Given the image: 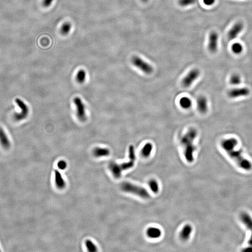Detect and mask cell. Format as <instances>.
Listing matches in <instances>:
<instances>
[{
  "mask_svg": "<svg viewBox=\"0 0 252 252\" xmlns=\"http://www.w3.org/2000/svg\"><path fill=\"white\" fill-rule=\"evenodd\" d=\"M238 144L237 139L234 138H230L223 140L221 142V146L222 148L241 169L245 170H251L252 168L251 162L243 157L240 151L236 150L235 149Z\"/></svg>",
  "mask_w": 252,
  "mask_h": 252,
  "instance_id": "1",
  "label": "cell"
},
{
  "mask_svg": "<svg viewBox=\"0 0 252 252\" xmlns=\"http://www.w3.org/2000/svg\"><path fill=\"white\" fill-rule=\"evenodd\" d=\"M197 130L191 127L181 137L180 144L184 148V156L188 163H191L194 161V153L196 150V147L194 141L198 136Z\"/></svg>",
  "mask_w": 252,
  "mask_h": 252,
  "instance_id": "2",
  "label": "cell"
},
{
  "mask_svg": "<svg viewBox=\"0 0 252 252\" xmlns=\"http://www.w3.org/2000/svg\"><path fill=\"white\" fill-rule=\"evenodd\" d=\"M128 151L130 158V161L128 162H125L120 164L111 163L109 164V168L112 173L113 175L115 178H120L123 171L131 169L134 166L136 156L135 150L133 145L130 146Z\"/></svg>",
  "mask_w": 252,
  "mask_h": 252,
  "instance_id": "3",
  "label": "cell"
},
{
  "mask_svg": "<svg viewBox=\"0 0 252 252\" xmlns=\"http://www.w3.org/2000/svg\"><path fill=\"white\" fill-rule=\"evenodd\" d=\"M121 188L125 192L132 193L143 199H149L150 197L148 191L144 188L135 185L132 183L124 182L121 184Z\"/></svg>",
  "mask_w": 252,
  "mask_h": 252,
  "instance_id": "4",
  "label": "cell"
},
{
  "mask_svg": "<svg viewBox=\"0 0 252 252\" xmlns=\"http://www.w3.org/2000/svg\"><path fill=\"white\" fill-rule=\"evenodd\" d=\"M132 63L135 67L139 69L145 74L149 75L151 74L154 71V69L151 65L137 56H134L132 58Z\"/></svg>",
  "mask_w": 252,
  "mask_h": 252,
  "instance_id": "5",
  "label": "cell"
},
{
  "mask_svg": "<svg viewBox=\"0 0 252 252\" xmlns=\"http://www.w3.org/2000/svg\"><path fill=\"white\" fill-rule=\"evenodd\" d=\"M16 104L21 109V112L19 113H15L14 115V119L15 121H21L25 119L29 115V108L26 104L21 99L16 98L15 100Z\"/></svg>",
  "mask_w": 252,
  "mask_h": 252,
  "instance_id": "6",
  "label": "cell"
},
{
  "mask_svg": "<svg viewBox=\"0 0 252 252\" xmlns=\"http://www.w3.org/2000/svg\"><path fill=\"white\" fill-rule=\"evenodd\" d=\"M200 72L198 69H193L189 72L182 80V84L185 87H188L199 77Z\"/></svg>",
  "mask_w": 252,
  "mask_h": 252,
  "instance_id": "7",
  "label": "cell"
},
{
  "mask_svg": "<svg viewBox=\"0 0 252 252\" xmlns=\"http://www.w3.org/2000/svg\"><path fill=\"white\" fill-rule=\"evenodd\" d=\"M241 220L249 230L251 231V235L248 242L249 246L246 248L243 251H252V218L246 213H243L241 215Z\"/></svg>",
  "mask_w": 252,
  "mask_h": 252,
  "instance_id": "8",
  "label": "cell"
},
{
  "mask_svg": "<svg viewBox=\"0 0 252 252\" xmlns=\"http://www.w3.org/2000/svg\"><path fill=\"white\" fill-rule=\"evenodd\" d=\"M73 101L76 106L77 117L81 121H84L86 119L84 104L79 97L74 98Z\"/></svg>",
  "mask_w": 252,
  "mask_h": 252,
  "instance_id": "9",
  "label": "cell"
},
{
  "mask_svg": "<svg viewBox=\"0 0 252 252\" xmlns=\"http://www.w3.org/2000/svg\"><path fill=\"white\" fill-rule=\"evenodd\" d=\"M250 94L249 89L246 87L232 89L228 93V95L231 98L246 96Z\"/></svg>",
  "mask_w": 252,
  "mask_h": 252,
  "instance_id": "10",
  "label": "cell"
},
{
  "mask_svg": "<svg viewBox=\"0 0 252 252\" xmlns=\"http://www.w3.org/2000/svg\"><path fill=\"white\" fill-rule=\"evenodd\" d=\"M218 38L219 36L217 33L212 32L210 34L209 38L208 48L209 51L212 53H215L217 51Z\"/></svg>",
  "mask_w": 252,
  "mask_h": 252,
  "instance_id": "11",
  "label": "cell"
},
{
  "mask_svg": "<svg viewBox=\"0 0 252 252\" xmlns=\"http://www.w3.org/2000/svg\"><path fill=\"white\" fill-rule=\"evenodd\" d=\"M197 108L200 113H206L208 110V100L206 97L200 96L197 100Z\"/></svg>",
  "mask_w": 252,
  "mask_h": 252,
  "instance_id": "12",
  "label": "cell"
},
{
  "mask_svg": "<svg viewBox=\"0 0 252 252\" xmlns=\"http://www.w3.org/2000/svg\"><path fill=\"white\" fill-rule=\"evenodd\" d=\"M243 29V25L241 23H235L229 31L228 37L230 40H232L237 37L238 35L241 32Z\"/></svg>",
  "mask_w": 252,
  "mask_h": 252,
  "instance_id": "13",
  "label": "cell"
},
{
  "mask_svg": "<svg viewBox=\"0 0 252 252\" xmlns=\"http://www.w3.org/2000/svg\"><path fill=\"white\" fill-rule=\"evenodd\" d=\"M0 144L5 149H8L11 147L9 139L3 128L1 127H0Z\"/></svg>",
  "mask_w": 252,
  "mask_h": 252,
  "instance_id": "14",
  "label": "cell"
},
{
  "mask_svg": "<svg viewBox=\"0 0 252 252\" xmlns=\"http://www.w3.org/2000/svg\"><path fill=\"white\" fill-rule=\"evenodd\" d=\"M192 232V227L190 225H186L181 231L180 234L181 239L183 241H187L190 238Z\"/></svg>",
  "mask_w": 252,
  "mask_h": 252,
  "instance_id": "15",
  "label": "cell"
},
{
  "mask_svg": "<svg viewBox=\"0 0 252 252\" xmlns=\"http://www.w3.org/2000/svg\"><path fill=\"white\" fill-rule=\"evenodd\" d=\"M147 235L150 238H159L162 235V232L158 228L151 227L147 229Z\"/></svg>",
  "mask_w": 252,
  "mask_h": 252,
  "instance_id": "16",
  "label": "cell"
},
{
  "mask_svg": "<svg viewBox=\"0 0 252 252\" xmlns=\"http://www.w3.org/2000/svg\"><path fill=\"white\" fill-rule=\"evenodd\" d=\"M55 180L56 184L58 188L63 189L65 187L66 185L65 180L63 178L61 174L57 170H55Z\"/></svg>",
  "mask_w": 252,
  "mask_h": 252,
  "instance_id": "17",
  "label": "cell"
},
{
  "mask_svg": "<svg viewBox=\"0 0 252 252\" xmlns=\"http://www.w3.org/2000/svg\"><path fill=\"white\" fill-rule=\"evenodd\" d=\"M179 105L182 108L187 110L191 108L192 105V101L190 98L184 96L182 97L179 101Z\"/></svg>",
  "mask_w": 252,
  "mask_h": 252,
  "instance_id": "18",
  "label": "cell"
},
{
  "mask_svg": "<svg viewBox=\"0 0 252 252\" xmlns=\"http://www.w3.org/2000/svg\"><path fill=\"white\" fill-rule=\"evenodd\" d=\"M153 149V146L151 142H147L144 145L141 150V154L145 157H148L151 156Z\"/></svg>",
  "mask_w": 252,
  "mask_h": 252,
  "instance_id": "19",
  "label": "cell"
},
{
  "mask_svg": "<svg viewBox=\"0 0 252 252\" xmlns=\"http://www.w3.org/2000/svg\"><path fill=\"white\" fill-rule=\"evenodd\" d=\"M110 154V151L108 149L96 148L94 149V154L96 157L108 156Z\"/></svg>",
  "mask_w": 252,
  "mask_h": 252,
  "instance_id": "20",
  "label": "cell"
},
{
  "mask_svg": "<svg viewBox=\"0 0 252 252\" xmlns=\"http://www.w3.org/2000/svg\"><path fill=\"white\" fill-rule=\"evenodd\" d=\"M149 185L152 192L155 193H158L159 190V187L158 183L156 180L152 179L149 181Z\"/></svg>",
  "mask_w": 252,
  "mask_h": 252,
  "instance_id": "21",
  "label": "cell"
},
{
  "mask_svg": "<svg viewBox=\"0 0 252 252\" xmlns=\"http://www.w3.org/2000/svg\"><path fill=\"white\" fill-rule=\"evenodd\" d=\"M71 27H72V25L71 23L69 22L65 23L62 26L61 28V33L63 35H67L71 30Z\"/></svg>",
  "mask_w": 252,
  "mask_h": 252,
  "instance_id": "22",
  "label": "cell"
},
{
  "mask_svg": "<svg viewBox=\"0 0 252 252\" xmlns=\"http://www.w3.org/2000/svg\"><path fill=\"white\" fill-rule=\"evenodd\" d=\"M232 52L236 54H239L241 53L243 51V47L241 44L239 43H235L232 44Z\"/></svg>",
  "mask_w": 252,
  "mask_h": 252,
  "instance_id": "23",
  "label": "cell"
},
{
  "mask_svg": "<svg viewBox=\"0 0 252 252\" xmlns=\"http://www.w3.org/2000/svg\"><path fill=\"white\" fill-rule=\"evenodd\" d=\"M86 77V72L83 70H80L77 72L76 76V79L77 82L80 83H82L84 82Z\"/></svg>",
  "mask_w": 252,
  "mask_h": 252,
  "instance_id": "24",
  "label": "cell"
},
{
  "mask_svg": "<svg viewBox=\"0 0 252 252\" xmlns=\"http://www.w3.org/2000/svg\"><path fill=\"white\" fill-rule=\"evenodd\" d=\"M230 82L233 85L239 84L241 82V77L238 74H234L230 77Z\"/></svg>",
  "mask_w": 252,
  "mask_h": 252,
  "instance_id": "25",
  "label": "cell"
},
{
  "mask_svg": "<svg viewBox=\"0 0 252 252\" xmlns=\"http://www.w3.org/2000/svg\"><path fill=\"white\" fill-rule=\"evenodd\" d=\"M86 246L88 251L90 252H96L97 251L96 246L90 240L86 241Z\"/></svg>",
  "mask_w": 252,
  "mask_h": 252,
  "instance_id": "26",
  "label": "cell"
},
{
  "mask_svg": "<svg viewBox=\"0 0 252 252\" xmlns=\"http://www.w3.org/2000/svg\"><path fill=\"white\" fill-rule=\"evenodd\" d=\"M197 0H179L178 4L182 7H186L193 4Z\"/></svg>",
  "mask_w": 252,
  "mask_h": 252,
  "instance_id": "27",
  "label": "cell"
},
{
  "mask_svg": "<svg viewBox=\"0 0 252 252\" xmlns=\"http://www.w3.org/2000/svg\"><path fill=\"white\" fill-rule=\"evenodd\" d=\"M58 166L60 170H65L67 167V163L65 161L61 160L58 163Z\"/></svg>",
  "mask_w": 252,
  "mask_h": 252,
  "instance_id": "28",
  "label": "cell"
},
{
  "mask_svg": "<svg viewBox=\"0 0 252 252\" xmlns=\"http://www.w3.org/2000/svg\"><path fill=\"white\" fill-rule=\"evenodd\" d=\"M54 0H43V6L45 7H48L51 4Z\"/></svg>",
  "mask_w": 252,
  "mask_h": 252,
  "instance_id": "29",
  "label": "cell"
},
{
  "mask_svg": "<svg viewBox=\"0 0 252 252\" xmlns=\"http://www.w3.org/2000/svg\"><path fill=\"white\" fill-rule=\"evenodd\" d=\"M216 0H203V3L207 6H211L215 3Z\"/></svg>",
  "mask_w": 252,
  "mask_h": 252,
  "instance_id": "30",
  "label": "cell"
},
{
  "mask_svg": "<svg viewBox=\"0 0 252 252\" xmlns=\"http://www.w3.org/2000/svg\"><path fill=\"white\" fill-rule=\"evenodd\" d=\"M141 1L142 2H147V1H148L149 0H141Z\"/></svg>",
  "mask_w": 252,
  "mask_h": 252,
  "instance_id": "31",
  "label": "cell"
}]
</instances>
